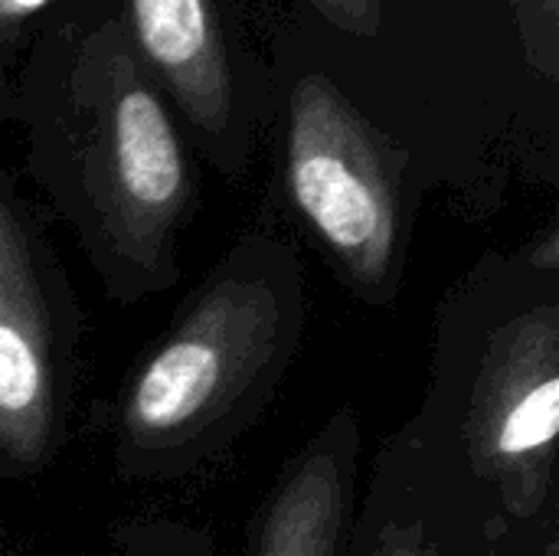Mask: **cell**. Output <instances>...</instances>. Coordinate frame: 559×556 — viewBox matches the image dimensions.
Returning a JSON list of instances; mask_svg holds the SVG:
<instances>
[{
    "mask_svg": "<svg viewBox=\"0 0 559 556\" xmlns=\"http://www.w3.org/2000/svg\"><path fill=\"white\" fill-rule=\"evenodd\" d=\"M13 190H16V187H13V177H10V174H7V167L0 164V203H3V197H7V193H13Z\"/></svg>",
    "mask_w": 559,
    "mask_h": 556,
    "instance_id": "cell-13",
    "label": "cell"
},
{
    "mask_svg": "<svg viewBox=\"0 0 559 556\" xmlns=\"http://www.w3.org/2000/svg\"><path fill=\"white\" fill-rule=\"evenodd\" d=\"M95 556H216V544L200 524L141 518L118 524Z\"/></svg>",
    "mask_w": 559,
    "mask_h": 556,
    "instance_id": "cell-8",
    "label": "cell"
},
{
    "mask_svg": "<svg viewBox=\"0 0 559 556\" xmlns=\"http://www.w3.org/2000/svg\"><path fill=\"white\" fill-rule=\"evenodd\" d=\"M272 108L292 216L357 301L390 308L426 187L416 157L324 69H275Z\"/></svg>",
    "mask_w": 559,
    "mask_h": 556,
    "instance_id": "cell-3",
    "label": "cell"
},
{
    "mask_svg": "<svg viewBox=\"0 0 559 556\" xmlns=\"http://www.w3.org/2000/svg\"><path fill=\"white\" fill-rule=\"evenodd\" d=\"M531 66L547 79L559 75V0H508Z\"/></svg>",
    "mask_w": 559,
    "mask_h": 556,
    "instance_id": "cell-9",
    "label": "cell"
},
{
    "mask_svg": "<svg viewBox=\"0 0 559 556\" xmlns=\"http://www.w3.org/2000/svg\"><path fill=\"white\" fill-rule=\"evenodd\" d=\"M305 315L298 249L242 233L124 377L108 423L115 475L160 485L219 459L272 406Z\"/></svg>",
    "mask_w": 559,
    "mask_h": 556,
    "instance_id": "cell-2",
    "label": "cell"
},
{
    "mask_svg": "<svg viewBox=\"0 0 559 556\" xmlns=\"http://www.w3.org/2000/svg\"><path fill=\"white\" fill-rule=\"evenodd\" d=\"M360 449V416L344 403L282 465L242 556H344Z\"/></svg>",
    "mask_w": 559,
    "mask_h": 556,
    "instance_id": "cell-7",
    "label": "cell"
},
{
    "mask_svg": "<svg viewBox=\"0 0 559 556\" xmlns=\"http://www.w3.org/2000/svg\"><path fill=\"white\" fill-rule=\"evenodd\" d=\"M367 556H449L419 521H383L373 531Z\"/></svg>",
    "mask_w": 559,
    "mask_h": 556,
    "instance_id": "cell-12",
    "label": "cell"
},
{
    "mask_svg": "<svg viewBox=\"0 0 559 556\" xmlns=\"http://www.w3.org/2000/svg\"><path fill=\"white\" fill-rule=\"evenodd\" d=\"M559 433L557 275L498 318L455 403V439L475 482L514 521L537 518L554 495Z\"/></svg>",
    "mask_w": 559,
    "mask_h": 556,
    "instance_id": "cell-4",
    "label": "cell"
},
{
    "mask_svg": "<svg viewBox=\"0 0 559 556\" xmlns=\"http://www.w3.org/2000/svg\"><path fill=\"white\" fill-rule=\"evenodd\" d=\"M298 3L305 13L318 16L328 29L357 43L377 39L386 16V0H298Z\"/></svg>",
    "mask_w": 559,
    "mask_h": 556,
    "instance_id": "cell-11",
    "label": "cell"
},
{
    "mask_svg": "<svg viewBox=\"0 0 559 556\" xmlns=\"http://www.w3.org/2000/svg\"><path fill=\"white\" fill-rule=\"evenodd\" d=\"M82 315L29 203H0V478H29L66 442Z\"/></svg>",
    "mask_w": 559,
    "mask_h": 556,
    "instance_id": "cell-5",
    "label": "cell"
},
{
    "mask_svg": "<svg viewBox=\"0 0 559 556\" xmlns=\"http://www.w3.org/2000/svg\"><path fill=\"white\" fill-rule=\"evenodd\" d=\"M115 10L197 157L229 180L246 177L272 118V72L239 0H115Z\"/></svg>",
    "mask_w": 559,
    "mask_h": 556,
    "instance_id": "cell-6",
    "label": "cell"
},
{
    "mask_svg": "<svg viewBox=\"0 0 559 556\" xmlns=\"http://www.w3.org/2000/svg\"><path fill=\"white\" fill-rule=\"evenodd\" d=\"M59 3L62 0H0V95Z\"/></svg>",
    "mask_w": 559,
    "mask_h": 556,
    "instance_id": "cell-10",
    "label": "cell"
},
{
    "mask_svg": "<svg viewBox=\"0 0 559 556\" xmlns=\"http://www.w3.org/2000/svg\"><path fill=\"white\" fill-rule=\"evenodd\" d=\"M26 167L115 305L180 282L200 157L128 46L115 0H62L0 95Z\"/></svg>",
    "mask_w": 559,
    "mask_h": 556,
    "instance_id": "cell-1",
    "label": "cell"
}]
</instances>
